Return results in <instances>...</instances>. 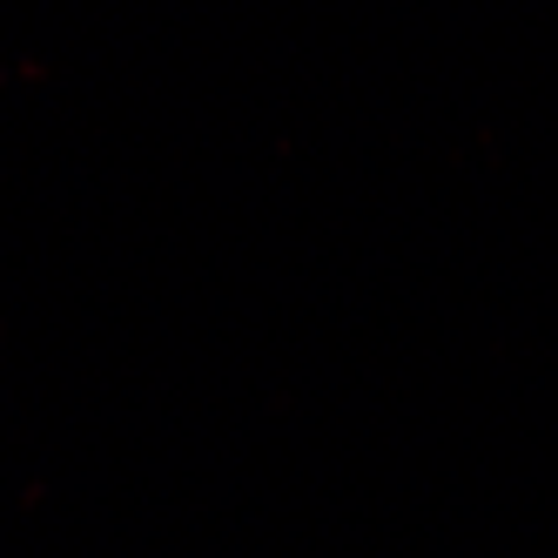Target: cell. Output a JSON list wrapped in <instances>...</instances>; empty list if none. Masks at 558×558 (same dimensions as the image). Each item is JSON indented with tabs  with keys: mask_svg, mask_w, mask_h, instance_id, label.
<instances>
[]
</instances>
